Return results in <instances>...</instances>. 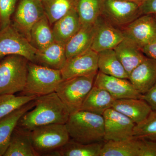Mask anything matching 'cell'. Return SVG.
Returning a JSON list of instances; mask_svg holds the SVG:
<instances>
[{"label": "cell", "mask_w": 156, "mask_h": 156, "mask_svg": "<svg viewBox=\"0 0 156 156\" xmlns=\"http://www.w3.org/2000/svg\"><path fill=\"white\" fill-rule=\"evenodd\" d=\"M133 138H144L156 141V111L152 110L145 120L135 125Z\"/></svg>", "instance_id": "cell-31"}, {"label": "cell", "mask_w": 156, "mask_h": 156, "mask_svg": "<svg viewBox=\"0 0 156 156\" xmlns=\"http://www.w3.org/2000/svg\"><path fill=\"white\" fill-rule=\"evenodd\" d=\"M102 115L105 141L133 138V131L136 124L128 117L112 108L108 109Z\"/></svg>", "instance_id": "cell-10"}, {"label": "cell", "mask_w": 156, "mask_h": 156, "mask_svg": "<svg viewBox=\"0 0 156 156\" xmlns=\"http://www.w3.org/2000/svg\"><path fill=\"white\" fill-rule=\"evenodd\" d=\"M141 15L139 5L127 0H105L101 14L107 21L121 29Z\"/></svg>", "instance_id": "cell-8"}, {"label": "cell", "mask_w": 156, "mask_h": 156, "mask_svg": "<svg viewBox=\"0 0 156 156\" xmlns=\"http://www.w3.org/2000/svg\"><path fill=\"white\" fill-rule=\"evenodd\" d=\"M18 0H0V30L11 24Z\"/></svg>", "instance_id": "cell-32"}, {"label": "cell", "mask_w": 156, "mask_h": 156, "mask_svg": "<svg viewBox=\"0 0 156 156\" xmlns=\"http://www.w3.org/2000/svg\"><path fill=\"white\" fill-rule=\"evenodd\" d=\"M96 29V23L91 25L82 26L80 30L66 44L67 59L91 49Z\"/></svg>", "instance_id": "cell-22"}, {"label": "cell", "mask_w": 156, "mask_h": 156, "mask_svg": "<svg viewBox=\"0 0 156 156\" xmlns=\"http://www.w3.org/2000/svg\"><path fill=\"white\" fill-rule=\"evenodd\" d=\"M81 27L79 15L74 8L53 24L54 41L66 45Z\"/></svg>", "instance_id": "cell-19"}, {"label": "cell", "mask_w": 156, "mask_h": 156, "mask_svg": "<svg viewBox=\"0 0 156 156\" xmlns=\"http://www.w3.org/2000/svg\"><path fill=\"white\" fill-rule=\"evenodd\" d=\"M45 15L43 4L39 0H19L12 24L30 42L33 27Z\"/></svg>", "instance_id": "cell-9"}, {"label": "cell", "mask_w": 156, "mask_h": 156, "mask_svg": "<svg viewBox=\"0 0 156 156\" xmlns=\"http://www.w3.org/2000/svg\"><path fill=\"white\" fill-rule=\"evenodd\" d=\"M156 18V14H154Z\"/></svg>", "instance_id": "cell-38"}, {"label": "cell", "mask_w": 156, "mask_h": 156, "mask_svg": "<svg viewBox=\"0 0 156 156\" xmlns=\"http://www.w3.org/2000/svg\"><path fill=\"white\" fill-rule=\"evenodd\" d=\"M115 100L106 90L93 86L85 98L80 110L102 115L108 109L112 108Z\"/></svg>", "instance_id": "cell-23"}, {"label": "cell", "mask_w": 156, "mask_h": 156, "mask_svg": "<svg viewBox=\"0 0 156 156\" xmlns=\"http://www.w3.org/2000/svg\"><path fill=\"white\" fill-rule=\"evenodd\" d=\"M34 108L21 117L17 126L31 131L50 124H66L70 115L67 108L56 92L37 97Z\"/></svg>", "instance_id": "cell-1"}, {"label": "cell", "mask_w": 156, "mask_h": 156, "mask_svg": "<svg viewBox=\"0 0 156 156\" xmlns=\"http://www.w3.org/2000/svg\"><path fill=\"white\" fill-rule=\"evenodd\" d=\"M28 59L20 55H9L0 60V95L15 94L25 87Z\"/></svg>", "instance_id": "cell-4"}, {"label": "cell", "mask_w": 156, "mask_h": 156, "mask_svg": "<svg viewBox=\"0 0 156 156\" xmlns=\"http://www.w3.org/2000/svg\"><path fill=\"white\" fill-rule=\"evenodd\" d=\"M35 99L0 120V156H4L14 128L25 113L34 108Z\"/></svg>", "instance_id": "cell-20"}, {"label": "cell", "mask_w": 156, "mask_h": 156, "mask_svg": "<svg viewBox=\"0 0 156 156\" xmlns=\"http://www.w3.org/2000/svg\"><path fill=\"white\" fill-rule=\"evenodd\" d=\"M37 50L12 24L0 30V60L9 55L24 56L34 62Z\"/></svg>", "instance_id": "cell-7"}, {"label": "cell", "mask_w": 156, "mask_h": 156, "mask_svg": "<svg viewBox=\"0 0 156 156\" xmlns=\"http://www.w3.org/2000/svg\"><path fill=\"white\" fill-rule=\"evenodd\" d=\"M34 149L39 156H58L57 151L70 139L65 124L40 126L30 132Z\"/></svg>", "instance_id": "cell-5"}, {"label": "cell", "mask_w": 156, "mask_h": 156, "mask_svg": "<svg viewBox=\"0 0 156 156\" xmlns=\"http://www.w3.org/2000/svg\"><path fill=\"white\" fill-rule=\"evenodd\" d=\"M55 41L53 30L45 15L34 25L31 31V44L37 50H42Z\"/></svg>", "instance_id": "cell-27"}, {"label": "cell", "mask_w": 156, "mask_h": 156, "mask_svg": "<svg viewBox=\"0 0 156 156\" xmlns=\"http://www.w3.org/2000/svg\"><path fill=\"white\" fill-rule=\"evenodd\" d=\"M141 50L147 57L156 61V38L144 46Z\"/></svg>", "instance_id": "cell-35"}, {"label": "cell", "mask_w": 156, "mask_h": 156, "mask_svg": "<svg viewBox=\"0 0 156 156\" xmlns=\"http://www.w3.org/2000/svg\"><path fill=\"white\" fill-rule=\"evenodd\" d=\"M105 0H76V9L82 26L91 25L101 16Z\"/></svg>", "instance_id": "cell-26"}, {"label": "cell", "mask_w": 156, "mask_h": 156, "mask_svg": "<svg viewBox=\"0 0 156 156\" xmlns=\"http://www.w3.org/2000/svg\"><path fill=\"white\" fill-rule=\"evenodd\" d=\"M125 37L140 49L156 38V18L154 14H143L121 29Z\"/></svg>", "instance_id": "cell-11"}, {"label": "cell", "mask_w": 156, "mask_h": 156, "mask_svg": "<svg viewBox=\"0 0 156 156\" xmlns=\"http://www.w3.org/2000/svg\"><path fill=\"white\" fill-rule=\"evenodd\" d=\"M98 73L62 80L57 86L55 92L67 108L70 114L80 109L85 98L94 86Z\"/></svg>", "instance_id": "cell-6"}, {"label": "cell", "mask_w": 156, "mask_h": 156, "mask_svg": "<svg viewBox=\"0 0 156 156\" xmlns=\"http://www.w3.org/2000/svg\"><path fill=\"white\" fill-rule=\"evenodd\" d=\"M35 96L0 95V120L36 98Z\"/></svg>", "instance_id": "cell-30"}, {"label": "cell", "mask_w": 156, "mask_h": 156, "mask_svg": "<svg viewBox=\"0 0 156 156\" xmlns=\"http://www.w3.org/2000/svg\"><path fill=\"white\" fill-rule=\"evenodd\" d=\"M101 142L83 144L71 139L57 151L58 156H100Z\"/></svg>", "instance_id": "cell-28"}, {"label": "cell", "mask_w": 156, "mask_h": 156, "mask_svg": "<svg viewBox=\"0 0 156 156\" xmlns=\"http://www.w3.org/2000/svg\"><path fill=\"white\" fill-rule=\"evenodd\" d=\"M67 59L65 45L54 41L44 49L37 50L35 56L34 63L61 70Z\"/></svg>", "instance_id": "cell-17"}, {"label": "cell", "mask_w": 156, "mask_h": 156, "mask_svg": "<svg viewBox=\"0 0 156 156\" xmlns=\"http://www.w3.org/2000/svg\"><path fill=\"white\" fill-rule=\"evenodd\" d=\"M112 108L128 117L136 125L145 120L152 111L148 104L142 98L115 99Z\"/></svg>", "instance_id": "cell-16"}, {"label": "cell", "mask_w": 156, "mask_h": 156, "mask_svg": "<svg viewBox=\"0 0 156 156\" xmlns=\"http://www.w3.org/2000/svg\"><path fill=\"white\" fill-rule=\"evenodd\" d=\"M128 79L108 75L98 71L94 86L107 91L115 99L141 98L140 94Z\"/></svg>", "instance_id": "cell-14"}, {"label": "cell", "mask_w": 156, "mask_h": 156, "mask_svg": "<svg viewBox=\"0 0 156 156\" xmlns=\"http://www.w3.org/2000/svg\"><path fill=\"white\" fill-rule=\"evenodd\" d=\"M42 3L45 15L51 26L76 8V0H44Z\"/></svg>", "instance_id": "cell-29"}, {"label": "cell", "mask_w": 156, "mask_h": 156, "mask_svg": "<svg viewBox=\"0 0 156 156\" xmlns=\"http://www.w3.org/2000/svg\"><path fill=\"white\" fill-rule=\"evenodd\" d=\"M140 138L106 141L100 156H140Z\"/></svg>", "instance_id": "cell-24"}, {"label": "cell", "mask_w": 156, "mask_h": 156, "mask_svg": "<svg viewBox=\"0 0 156 156\" xmlns=\"http://www.w3.org/2000/svg\"><path fill=\"white\" fill-rule=\"evenodd\" d=\"M70 137L83 144L104 140L103 115L86 111L79 110L70 114L66 123Z\"/></svg>", "instance_id": "cell-2"}, {"label": "cell", "mask_w": 156, "mask_h": 156, "mask_svg": "<svg viewBox=\"0 0 156 156\" xmlns=\"http://www.w3.org/2000/svg\"><path fill=\"white\" fill-rule=\"evenodd\" d=\"M98 60V54L91 49L67 59L61 70L62 80L97 73Z\"/></svg>", "instance_id": "cell-12"}, {"label": "cell", "mask_w": 156, "mask_h": 156, "mask_svg": "<svg viewBox=\"0 0 156 156\" xmlns=\"http://www.w3.org/2000/svg\"><path fill=\"white\" fill-rule=\"evenodd\" d=\"M30 132L17 126L3 156H39L33 145Z\"/></svg>", "instance_id": "cell-21"}, {"label": "cell", "mask_w": 156, "mask_h": 156, "mask_svg": "<svg viewBox=\"0 0 156 156\" xmlns=\"http://www.w3.org/2000/svg\"><path fill=\"white\" fill-rule=\"evenodd\" d=\"M39 1H41V2H43V1H44V0H39Z\"/></svg>", "instance_id": "cell-37"}, {"label": "cell", "mask_w": 156, "mask_h": 156, "mask_svg": "<svg viewBox=\"0 0 156 156\" xmlns=\"http://www.w3.org/2000/svg\"><path fill=\"white\" fill-rule=\"evenodd\" d=\"M98 54V71L108 75L128 80V75L114 49L104 50Z\"/></svg>", "instance_id": "cell-25"}, {"label": "cell", "mask_w": 156, "mask_h": 156, "mask_svg": "<svg viewBox=\"0 0 156 156\" xmlns=\"http://www.w3.org/2000/svg\"><path fill=\"white\" fill-rule=\"evenodd\" d=\"M127 1L134 2L136 3V4H138V5L140 6L141 5L142 2H143L144 0H127Z\"/></svg>", "instance_id": "cell-36"}, {"label": "cell", "mask_w": 156, "mask_h": 156, "mask_svg": "<svg viewBox=\"0 0 156 156\" xmlns=\"http://www.w3.org/2000/svg\"><path fill=\"white\" fill-rule=\"evenodd\" d=\"M114 50L128 77L133 70L147 57L140 48L131 40L126 37Z\"/></svg>", "instance_id": "cell-18"}, {"label": "cell", "mask_w": 156, "mask_h": 156, "mask_svg": "<svg viewBox=\"0 0 156 156\" xmlns=\"http://www.w3.org/2000/svg\"><path fill=\"white\" fill-rule=\"evenodd\" d=\"M95 23L96 31L91 49L96 53L114 49L125 39L122 30L107 21L102 16Z\"/></svg>", "instance_id": "cell-13"}, {"label": "cell", "mask_w": 156, "mask_h": 156, "mask_svg": "<svg viewBox=\"0 0 156 156\" xmlns=\"http://www.w3.org/2000/svg\"><path fill=\"white\" fill-rule=\"evenodd\" d=\"M60 70L53 69L29 61L25 87L19 95L37 97L55 92L62 81Z\"/></svg>", "instance_id": "cell-3"}, {"label": "cell", "mask_w": 156, "mask_h": 156, "mask_svg": "<svg viewBox=\"0 0 156 156\" xmlns=\"http://www.w3.org/2000/svg\"><path fill=\"white\" fill-rule=\"evenodd\" d=\"M128 80L141 95L156 83V61L147 57L129 74Z\"/></svg>", "instance_id": "cell-15"}, {"label": "cell", "mask_w": 156, "mask_h": 156, "mask_svg": "<svg viewBox=\"0 0 156 156\" xmlns=\"http://www.w3.org/2000/svg\"><path fill=\"white\" fill-rule=\"evenodd\" d=\"M141 15L143 14H156V0H144L140 5Z\"/></svg>", "instance_id": "cell-34"}, {"label": "cell", "mask_w": 156, "mask_h": 156, "mask_svg": "<svg viewBox=\"0 0 156 156\" xmlns=\"http://www.w3.org/2000/svg\"><path fill=\"white\" fill-rule=\"evenodd\" d=\"M141 98L148 104L152 110L156 111V83L147 92L141 95Z\"/></svg>", "instance_id": "cell-33"}]
</instances>
